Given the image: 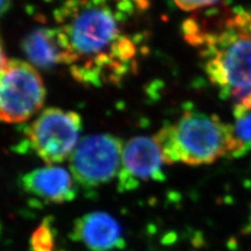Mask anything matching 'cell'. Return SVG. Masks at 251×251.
<instances>
[{"instance_id": "cell-11", "label": "cell", "mask_w": 251, "mask_h": 251, "mask_svg": "<svg viewBox=\"0 0 251 251\" xmlns=\"http://www.w3.org/2000/svg\"><path fill=\"white\" fill-rule=\"evenodd\" d=\"M233 132L239 146L238 157L251 151V108L233 107Z\"/></svg>"}, {"instance_id": "cell-4", "label": "cell", "mask_w": 251, "mask_h": 251, "mask_svg": "<svg viewBox=\"0 0 251 251\" xmlns=\"http://www.w3.org/2000/svg\"><path fill=\"white\" fill-rule=\"evenodd\" d=\"M0 116L7 124H19L36 114L44 104L46 89L38 70L28 62L4 57L2 50Z\"/></svg>"}, {"instance_id": "cell-13", "label": "cell", "mask_w": 251, "mask_h": 251, "mask_svg": "<svg viewBox=\"0 0 251 251\" xmlns=\"http://www.w3.org/2000/svg\"><path fill=\"white\" fill-rule=\"evenodd\" d=\"M180 10L185 12L198 11L204 7H209L217 4L221 0H174Z\"/></svg>"}, {"instance_id": "cell-1", "label": "cell", "mask_w": 251, "mask_h": 251, "mask_svg": "<svg viewBox=\"0 0 251 251\" xmlns=\"http://www.w3.org/2000/svg\"><path fill=\"white\" fill-rule=\"evenodd\" d=\"M149 0H66L54 11L70 75L91 87L120 84L137 67L138 21Z\"/></svg>"}, {"instance_id": "cell-3", "label": "cell", "mask_w": 251, "mask_h": 251, "mask_svg": "<svg viewBox=\"0 0 251 251\" xmlns=\"http://www.w3.org/2000/svg\"><path fill=\"white\" fill-rule=\"evenodd\" d=\"M166 163L209 164L225 156L238 157L233 127L217 115L186 111L154 135Z\"/></svg>"}, {"instance_id": "cell-7", "label": "cell", "mask_w": 251, "mask_h": 251, "mask_svg": "<svg viewBox=\"0 0 251 251\" xmlns=\"http://www.w3.org/2000/svg\"><path fill=\"white\" fill-rule=\"evenodd\" d=\"M166 163L154 137L131 138L123 150L119 173V190L132 191L140 183L166 179L162 166Z\"/></svg>"}, {"instance_id": "cell-12", "label": "cell", "mask_w": 251, "mask_h": 251, "mask_svg": "<svg viewBox=\"0 0 251 251\" xmlns=\"http://www.w3.org/2000/svg\"><path fill=\"white\" fill-rule=\"evenodd\" d=\"M30 248L33 251H62L57 247L56 230L50 217L45 218L31 233Z\"/></svg>"}, {"instance_id": "cell-8", "label": "cell", "mask_w": 251, "mask_h": 251, "mask_svg": "<svg viewBox=\"0 0 251 251\" xmlns=\"http://www.w3.org/2000/svg\"><path fill=\"white\" fill-rule=\"evenodd\" d=\"M27 194L50 203H65L76 197L75 180L72 173L57 166L31 171L21 178Z\"/></svg>"}, {"instance_id": "cell-9", "label": "cell", "mask_w": 251, "mask_h": 251, "mask_svg": "<svg viewBox=\"0 0 251 251\" xmlns=\"http://www.w3.org/2000/svg\"><path fill=\"white\" fill-rule=\"evenodd\" d=\"M73 238L90 251H112L125 246L120 223L104 211H93L78 218Z\"/></svg>"}, {"instance_id": "cell-10", "label": "cell", "mask_w": 251, "mask_h": 251, "mask_svg": "<svg viewBox=\"0 0 251 251\" xmlns=\"http://www.w3.org/2000/svg\"><path fill=\"white\" fill-rule=\"evenodd\" d=\"M22 49L37 67L50 68L65 65V50L56 27H42L31 31L23 40Z\"/></svg>"}, {"instance_id": "cell-6", "label": "cell", "mask_w": 251, "mask_h": 251, "mask_svg": "<svg viewBox=\"0 0 251 251\" xmlns=\"http://www.w3.org/2000/svg\"><path fill=\"white\" fill-rule=\"evenodd\" d=\"M122 140L111 134L85 136L69 158L70 173L75 182L94 188L113 180L122 166Z\"/></svg>"}, {"instance_id": "cell-2", "label": "cell", "mask_w": 251, "mask_h": 251, "mask_svg": "<svg viewBox=\"0 0 251 251\" xmlns=\"http://www.w3.org/2000/svg\"><path fill=\"white\" fill-rule=\"evenodd\" d=\"M182 34L220 96L251 108V12L227 6L198 12L183 22Z\"/></svg>"}, {"instance_id": "cell-5", "label": "cell", "mask_w": 251, "mask_h": 251, "mask_svg": "<svg viewBox=\"0 0 251 251\" xmlns=\"http://www.w3.org/2000/svg\"><path fill=\"white\" fill-rule=\"evenodd\" d=\"M81 116L60 108H47L29 126L27 144L34 153L50 166L70 158L78 145Z\"/></svg>"}]
</instances>
